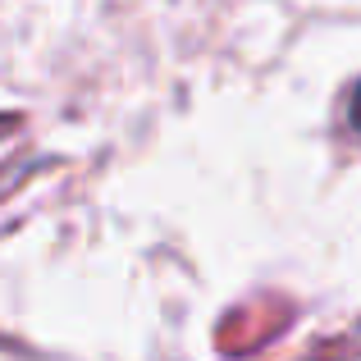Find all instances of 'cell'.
Returning a JSON list of instances; mask_svg holds the SVG:
<instances>
[{
	"instance_id": "cell-1",
	"label": "cell",
	"mask_w": 361,
	"mask_h": 361,
	"mask_svg": "<svg viewBox=\"0 0 361 361\" xmlns=\"http://www.w3.org/2000/svg\"><path fill=\"white\" fill-rule=\"evenodd\" d=\"M353 123L361 128V87H357V97H353Z\"/></svg>"
}]
</instances>
